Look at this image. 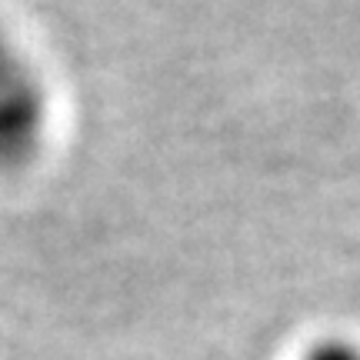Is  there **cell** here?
Returning a JSON list of instances; mask_svg holds the SVG:
<instances>
[{"instance_id":"6da1fadb","label":"cell","mask_w":360,"mask_h":360,"mask_svg":"<svg viewBox=\"0 0 360 360\" xmlns=\"http://www.w3.org/2000/svg\"><path fill=\"white\" fill-rule=\"evenodd\" d=\"M47 94L20 60L0 77V167H17L44 141Z\"/></svg>"},{"instance_id":"7a4b0ae2","label":"cell","mask_w":360,"mask_h":360,"mask_svg":"<svg viewBox=\"0 0 360 360\" xmlns=\"http://www.w3.org/2000/svg\"><path fill=\"white\" fill-rule=\"evenodd\" d=\"M300 360H360V347H354L350 340H321L304 354Z\"/></svg>"},{"instance_id":"3957f363","label":"cell","mask_w":360,"mask_h":360,"mask_svg":"<svg viewBox=\"0 0 360 360\" xmlns=\"http://www.w3.org/2000/svg\"><path fill=\"white\" fill-rule=\"evenodd\" d=\"M20 64V57H17V51L11 47V40L4 37V30H0V77L11 70V67Z\"/></svg>"}]
</instances>
